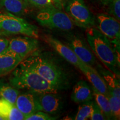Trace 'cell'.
<instances>
[{
	"instance_id": "6da1fadb",
	"label": "cell",
	"mask_w": 120,
	"mask_h": 120,
	"mask_svg": "<svg viewBox=\"0 0 120 120\" xmlns=\"http://www.w3.org/2000/svg\"><path fill=\"white\" fill-rule=\"evenodd\" d=\"M21 63L36 72L58 90L64 89L68 83L66 75L62 69L52 60L42 55L32 54Z\"/></svg>"
},
{
	"instance_id": "7a4b0ae2",
	"label": "cell",
	"mask_w": 120,
	"mask_h": 120,
	"mask_svg": "<svg viewBox=\"0 0 120 120\" xmlns=\"http://www.w3.org/2000/svg\"><path fill=\"white\" fill-rule=\"evenodd\" d=\"M9 82L17 89L27 90L33 94L57 93V88L41 77L36 72L19 63L12 71Z\"/></svg>"
},
{
	"instance_id": "3957f363",
	"label": "cell",
	"mask_w": 120,
	"mask_h": 120,
	"mask_svg": "<svg viewBox=\"0 0 120 120\" xmlns=\"http://www.w3.org/2000/svg\"><path fill=\"white\" fill-rule=\"evenodd\" d=\"M86 37L91 50L105 67L112 72L119 75L116 55L110 40L97 28H87Z\"/></svg>"
},
{
	"instance_id": "277c9868",
	"label": "cell",
	"mask_w": 120,
	"mask_h": 120,
	"mask_svg": "<svg viewBox=\"0 0 120 120\" xmlns=\"http://www.w3.org/2000/svg\"><path fill=\"white\" fill-rule=\"evenodd\" d=\"M0 31L4 34H23L37 38L38 31L34 25L11 13H0Z\"/></svg>"
},
{
	"instance_id": "5b68a950",
	"label": "cell",
	"mask_w": 120,
	"mask_h": 120,
	"mask_svg": "<svg viewBox=\"0 0 120 120\" xmlns=\"http://www.w3.org/2000/svg\"><path fill=\"white\" fill-rule=\"evenodd\" d=\"M36 19L41 26L50 29L70 31L73 28V22L68 15L56 7L40 10Z\"/></svg>"
},
{
	"instance_id": "8992f818",
	"label": "cell",
	"mask_w": 120,
	"mask_h": 120,
	"mask_svg": "<svg viewBox=\"0 0 120 120\" xmlns=\"http://www.w3.org/2000/svg\"><path fill=\"white\" fill-rule=\"evenodd\" d=\"M66 12L73 24L89 28L95 25L94 15L83 0H69L66 5Z\"/></svg>"
},
{
	"instance_id": "52a82bcc",
	"label": "cell",
	"mask_w": 120,
	"mask_h": 120,
	"mask_svg": "<svg viewBox=\"0 0 120 120\" xmlns=\"http://www.w3.org/2000/svg\"><path fill=\"white\" fill-rule=\"evenodd\" d=\"M38 41L37 38L32 37L19 36L14 37L9 41L7 49L25 59L38 48Z\"/></svg>"
},
{
	"instance_id": "ba28073f",
	"label": "cell",
	"mask_w": 120,
	"mask_h": 120,
	"mask_svg": "<svg viewBox=\"0 0 120 120\" xmlns=\"http://www.w3.org/2000/svg\"><path fill=\"white\" fill-rule=\"evenodd\" d=\"M97 21L98 30L111 42L120 41V22L116 18L106 13H99Z\"/></svg>"
},
{
	"instance_id": "9c48e42d",
	"label": "cell",
	"mask_w": 120,
	"mask_h": 120,
	"mask_svg": "<svg viewBox=\"0 0 120 120\" xmlns=\"http://www.w3.org/2000/svg\"><path fill=\"white\" fill-rule=\"evenodd\" d=\"M67 46L85 64L92 67L95 64L96 59L94 54L83 38L77 35L72 36L68 38Z\"/></svg>"
},
{
	"instance_id": "30bf717a",
	"label": "cell",
	"mask_w": 120,
	"mask_h": 120,
	"mask_svg": "<svg viewBox=\"0 0 120 120\" xmlns=\"http://www.w3.org/2000/svg\"><path fill=\"white\" fill-rule=\"evenodd\" d=\"M44 38L45 41L62 57L77 68H79L83 62L79 59L71 48L51 36H46Z\"/></svg>"
},
{
	"instance_id": "8fae6325",
	"label": "cell",
	"mask_w": 120,
	"mask_h": 120,
	"mask_svg": "<svg viewBox=\"0 0 120 120\" xmlns=\"http://www.w3.org/2000/svg\"><path fill=\"white\" fill-rule=\"evenodd\" d=\"M36 95L42 111L53 115L62 109V101L57 93H42Z\"/></svg>"
},
{
	"instance_id": "7c38bea8",
	"label": "cell",
	"mask_w": 120,
	"mask_h": 120,
	"mask_svg": "<svg viewBox=\"0 0 120 120\" xmlns=\"http://www.w3.org/2000/svg\"><path fill=\"white\" fill-rule=\"evenodd\" d=\"M15 106L25 115V117L38 111H41L36 95L31 92L19 94Z\"/></svg>"
},
{
	"instance_id": "4fadbf2b",
	"label": "cell",
	"mask_w": 120,
	"mask_h": 120,
	"mask_svg": "<svg viewBox=\"0 0 120 120\" xmlns=\"http://www.w3.org/2000/svg\"><path fill=\"white\" fill-rule=\"evenodd\" d=\"M79 70L85 75L94 88L107 96L109 92L107 86L101 75L94 67L83 63Z\"/></svg>"
},
{
	"instance_id": "5bb4252c",
	"label": "cell",
	"mask_w": 120,
	"mask_h": 120,
	"mask_svg": "<svg viewBox=\"0 0 120 120\" xmlns=\"http://www.w3.org/2000/svg\"><path fill=\"white\" fill-rule=\"evenodd\" d=\"M22 58L8 49L0 54V76L13 71L22 61Z\"/></svg>"
},
{
	"instance_id": "9a60e30c",
	"label": "cell",
	"mask_w": 120,
	"mask_h": 120,
	"mask_svg": "<svg viewBox=\"0 0 120 120\" xmlns=\"http://www.w3.org/2000/svg\"><path fill=\"white\" fill-rule=\"evenodd\" d=\"M94 98L92 90L85 81H79L75 85L71 94V99L76 103L91 101Z\"/></svg>"
},
{
	"instance_id": "2e32d148",
	"label": "cell",
	"mask_w": 120,
	"mask_h": 120,
	"mask_svg": "<svg viewBox=\"0 0 120 120\" xmlns=\"http://www.w3.org/2000/svg\"><path fill=\"white\" fill-rule=\"evenodd\" d=\"M0 7L7 12L20 16L27 13L28 5L25 0H0Z\"/></svg>"
},
{
	"instance_id": "e0dca14e",
	"label": "cell",
	"mask_w": 120,
	"mask_h": 120,
	"mask_svg": "<svg viewBox=\"0 0 120 120\" xmlns=\"http://www.w3.org/2000/svg\"><path fill=\"white\" fill-rule=\"evenodd\" d=\"M101 76L106 83L109 92L113 95L120 97L119 75L112 72L109 70H100Z\"/></svg>"
},
{
	"instance_id": "ac0fdd59",
	"label": "cell",
	"mask_w": 120,
	"mask_h": 120,
	"mask_svg": "<svg viewBox=\"0 0 120 120\" xmlns=\"http://www.w3.org/2000/svg\"><path fill=\"white\" fill-rule=\"evenodd\" d=\"M19 92L10 83L0 81V97L7 100L11 104L15 105Z\"/></svg>"
},
{
	"instance_id": "d6986e66",
	"label": "cell",
	"mask_w": 120,
	"mask_h": 120,
	"mask_svg": "<svg viewBox=\"0 0 120 120\" xmlns=\"http://www.w3.org/2000/svg\"><path fill=\"white\" fill-rule=\"evenodd\" d=\"M92 92L93 96L95 98L96 103L102 111L106 118L107 119H112V116L111 111L108 97L104 94H102L98 91H97L94 87H92Z\"/></svg>"
},
{
	"instance_id": "ffe728a7",
	"label": "cell",
	"mask_w": 120,
	"mask_h": 120,
	"mask_svg": "<svg viewBox=\"0 0 120 120\" xmlns=\"http://www.w3.org/2000/svg\"><path fill=\"white\" fill-rule=\"evenodd\" d=\"M94 102L89 101L83 102L79 106L75 120H86L90 118L92 112Z\"/></svg>"
},
{
	"instance_id": "44dd1931",
	"label": "cell",
	"mask_w": 120,
	"mask_h": 120,
	"mask_svg": "<svg viewBox=\"0 0 120 120\" xmlns=\"http://www.w3.org/2000/svg\"><path fill=\"white\" fill-rule=\"evenodd\" d=\"M109 98L112 119L119 120L120 117V97L113 95L109 92L107 96Z\"/></svg>"
},
{
	"instance_id": "7402d4cb",
	"label": "cell",
	"mask_w": 120,
	"mask_h": 120,
	"mask_svg": "<svg viewBox=\"0 0 120 120\" xmlns=\"http://www.w3.org/2000/svg\"><path fill=\"white\" fill-rule=\"evenodd\" d=\"M26 4L40 10L44 8L56 7L52 0H25Z\"/></svg>"
},
{
	"instance_id": "603a6c76",
	"label": "cell",
	"mask_w": 120,
	"mask_h": 120,
	"mask_svg": "<svg viewBox=\"0 0 120 120\" xmlns=\"http://www.w3.org/2000/svg\"><path fill=\"white\" fill-rule=\"evenodd\" d=\"M56 119V117L51 116L49 114L42 111H38L25 117V120H53Z\"/></svg>"
},
{
	"instance_id": "cb8c5ba5",
	"label": "cell",
	"mask_w": 120,
	"mask_h": 120,
	"mask_svg": "<svg viewBox=\"0 0 120 120\" xmlns=\"http://www.w3.org/2000/svg\"><path fill=\"white\" fill-rule=\"evenodd\" d=\"M13 105L7 100L2 98H0V115L4 118L7 120L8 114Z\"/></svg>"
},
{
	"instance_id": "d4e9b609",
	"label": "cell",
	"mask_w": 120,
	"mask_h": 120,
	"mask_svg": "<svg viewBox=\"0 0 120 120\" xmlns=\"http://www.w3.org/2000/svg\"><path fill=\"white\" fill-rule=\"evenodd\" d=\"M90 119L91 120H103L107 119L102 111L96 103L94 102L93 104L92 112Z\"/></svg>"
},
{
	"instance_id": "484cf974",
	"label": "cell",
	"mask_w": 120,
	"mask_h": 120,
	"mask_svg": "<svg viewBox=\"0 0 120 120\" xmlns=\"http://www.w3.org/2000/svg\"><path fill=\"white\" fill-rule=\"evenodd\" d=\"M25 120V116L15 105H13L8 114L7 120Z\"/></svg>"
},
{
	"instance_id": "4316f807",
	"label": "cell",
	"mask_w": 120,
	"mask_h": 120,
	"mask_svg": "<svg viewBox=\"0 0 120 120\" xmlns=\"http://www.w3.org/2000/svg\"><path fill=\"white\" fill-rule=\"evenodd\" d=\"M110 12L118 21L120 19V0H112L109 4Z\"/></svg>"
},
{
	"instance_id": "83f0119b",
	"label": "cell",
	"mask_w": 120,
	"mask_h": 120,
	"mask_svg": "<svg viewBox=\"0 0 120 120\" xmlns=\"http://www.w3.org/2000/svg\"><path fill=\"white\" fill-rule=\"evenodd\" d=\"M8 39L0 37V54L4 52L8 48L9 45Z\"/></svg>"
},
{
	"instance_id": "f1b7e54d",
	"label": "cell",
	"mask_w": 120,
	"mask_h": 120,
	"mask_svg": "<svg viewBox=\"0 0 120 120\" xmlns=\"http://www.w3.org/2000/svg\"><path fill=\"white\" fill-rule=\"evenodd\" d=\"M52 1L55 4V5L56 8L61 10L64 6L65 0H52Z\"/></svg>"
},
{
	"instance_id": "f546056e",
	"label": "cell",
	"mask_w": 120,
	"mask_h": 120,
	"mask_svg": "<svg viewBox=\"0 0 120 120\" xmlns=\"http://www.w3.org/2000/svg\"><path fill=\"white\" fill-rule=\"evenodd\" d=\"M100 4L104 6H109L112 0H96Z\"/></svg>"
},
{
	"instance_id": "4dcf8cb0",
	"label": "cell",
	"mask_w": 120,
	"mask_h": 120,
	"mask_svg": "<svg viewBox=\"0 0 120 120\" xmlns=\"http://www.w3.org/2000/svg\"><path fill=\"white\" fill-rule=\"evenodd\" d=\"M0 120H4V118L2 116H1V115H0Z\"/></svg>"
},
{
	"instance_id": "1f68e13d",
	"label": "cell",
	"mask_w": 120,
	"mask_h": 120,
	"mask_svg": "<svg viewBox=\"0 0 120 120\" xmlns=\"http://www.w3.org/2000/svg\"><path fill=\"white\" fill-rule=\"evenodd\" d=\"M2 34H3V33H2V32H1V31H0V36L2 35Z\"/></svg>"
},
{
	"instance_id": "d6a6232c",
	"label": "cell",
	"mask_w": 120,
	"mask_h": 120,
	"mask_svg": "<svg viewBox=\"0 0 120 120\" xmlns=\"http://www.w3.org/2000/svg\"><path fill=\"white\" fill-rule=\"evenodd\" d=\"M0 98H1V97H0Z\"/></svg>"
}]
</instances>
